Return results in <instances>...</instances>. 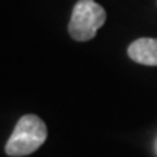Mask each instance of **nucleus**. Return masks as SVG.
Listing matches in <instances>:
<instances>
[{
    "mask_svg": "<svg viewBox=\"0 0 157 157\" xmlns=\"http://www.w3.org/2000/svg\"><path fill=\"white\" fill-rule=\"evenodd\" d=\"M47 125L36 115H23L5 147L6 154L12 157H22L32 154L47 140Z\"/></svg>",
    "mask_w": 157,
    "mask_h": 157,
    "instance_id": "f257e3e1",
    "label": "nucleus"
},
{
    "mask_svg": "<svg viewBox=\"0 0 157 157\" xmlns=\"http://www.w3.org/2000/svg\"><path fill=\"white\" fill-rule=\"evenodd\" d=\"M105 21L106 12L95 0H78L71 13L68 32L76 41H89L95 38Z\"/></svg>",
    "mask_w": 157,
    "mask_h": 157,
    "instance_id": "f03ea898",
    "label": "nucleus"
},
{
    "mask_svg": "<svg viewBox=\"0 0 157 157\" xmlns=\"http://www.w3.org/2000/svg\"><path fill=\"white\" fill-rule=\"evenodd\" d=\"M128 56L132 61L144 66H157V39L140 38L128 47Z\"/></svg>",
    "mask_w": 157,
    "mask_h": 157,
    "instance_id": "7ed1b4c3",
    "label": "nucleus"
}]
</instances>
